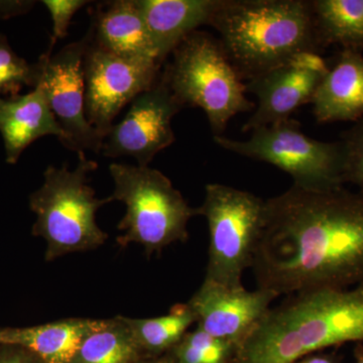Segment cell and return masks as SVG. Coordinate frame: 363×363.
<instances>
[{"label":"cell","instance_id":"6","mask_svg":"<svg viewBox=\"0 0 363 363\" xmlns=\"http://www.w3.org/2000/svg\"><path fill=\"white\" fill-rule=\"evenodd\" d=\"M109 171L114 182L112 200L123 202L125 215L117 228L121 247L138 243L147 257L160 253L173 243L188 240V223L198 215L189 206L180 191L162 172L149 166L112 162Z\"/></svg>","mask_w":363,"mask_h":363},{"label":"cell","instance_id":"11","mask_svg":"<svg viewBox=\"0 0 363 363\" xmlns=\"http://www.w3.org/2000/svg\"><path fill=\"white\" fill-rule=\"evenodd\" d=\"M183 107L161 75L156 84L131 101L123 121L105 136L102 155L133 157L138 166H149L157 154L175 142L172 121Z\"/></svg>","mask_w":363,"mask_h":363},{"label":"cell","instance_id":"22","mask_svg":"<svg viewBox=\"0 0 363 363\" xmlns=\"http://www.w3.org/2000/svg\"><path fill=\"white\" fill-rule=\"evenodd\" d=\"M238 350L236 344L214 337L197 327L187 332L167 354L173 363H233Z\"/></svg>","mask_w":363,"mask_h":363},{"label":"cell","instance_id":"28","mask_svg":"<svg viewBox=\"0 0 363 363\" xmlns=\"http://www.w3.org/2000/svg\"><path fill=\"white\" fill-rule=\"evenodd\" d=\"M321 352V351H320ZM315 352L296 360L293 363H338L337 359L330 354Z\"/></svg>","mask_w":363,"mask_h":363},{"label":"cell","instance_id":"4","mask_svg":"<svg viewBox=\"0 0 363 363\" xmlns=\"http://www.w3.org/2000/svg\"><path fill=\"white\" fill-rule=\"evenodd\" d=\"M78 156L74 171H69L66 164L61 168L50 166L44 173V184L30 196V210L37 216L33 234L47 243V262L95 250L108 238L97 225L96 213L113 200L98 199L88 180L98 164L86 159L84 152Z\"/></svg>","mask_w":363,"mask_h":363},{"label":"cell","instance_id":"27","mask_svg":"<svg viewBox=\"0 0 363 363\" xmlns=\"http://www.w3.org/2000/svg\"><path fill=\"white\" fill-rule=\"evenodd\" d=\"M35 1H0V20L28 13Z\"/></svg>","mask_w":363,"mask_h":363},{"label":"cell","instance_id":"23","mask_svg":"<svg viewBox=\"0 0 363 363\" xmlns=\"http://www.w3.org/2000/svg\"><path fill=\"white\" fill-rule=\"evenodd\" d=\"M38 81V64H28L18 56L6 35H0V97L18 95L25 86L35 88Z\"/></svg>","mask_w":363,"mask_h":363},{"label":"cell","instance_id":"10","mask_svg":"<svg viewBox=\"0 0 363 363\" xmlns=\"http://www.w3.org/2000/svg\"><path fill=\"white\" fill-rule=\"evenodd\" d=\"M86 40V118L105 138L123 107L156 84L161 67L128 61L102 49L89 35Z\"/></svg>","mask_w":363,"mask_h":363},{"label":"cell","instance_id":"19","mask_svg":"<svg viewBox=\"0 0 363 363\" xmlns=\"http://www.w3.org/2000/svg\"><path fill=\"white\" fill-rule=\"evenodd\" d=\"M311 4L320 48L339 45L363 51V0H313Z\"/></svg>","mask_w":363,"mask_h":363},{"label":"cell","instance_id":"7","mask_svg":"<svg viewBox=\"0 0 363 363\" xmlns=\"http://www.w3.org/2000/svg\"><path fill=\"white\" fill-rule=\"evenodd\" d=\"M209 227L205 281L229 288L243 286V272L252 267L266 218V200L247 191L207 184L197 208Z\"/></svg>","mask_w":363,"mask_h":363},{"label":"cell","instance_id":"8","mask_svg":"<svg viewBox=\"0 0 363 363\" xmlns=\"http://www.w3.org/2000/svg\"><path fill=\"white\" fill-rule=\"evenodd\" d=\"M214 142L233 154L264 162L292 177L294 186L310 191L343 187V150L340 142L309 138L292 118L252 130L250 140H236L224 135Z\"/></svg>","mask_w":363,"mask_h":363},{"label":"cell","instance_id":"14","mask_svg":"<svg viewBox=\"0 0 363 363\" xmlns=\"http://www.w3.org/2000/svg\"><path fill=\"white\" fill-rule=\"evenodd\" d=\"M89 38L128 61L162 67L138 0L102 2L94 11Z\"/></svg>","mask_w":363,"mask_h":363},{"label":"cell","instance_id":"12","mask_svg":"<svg viewBox=\"0 0 363 363\" xmlns=\"http://www.w3.org/2000/svg\"><path fill=\"white\" fill-rule=\"evenodd\" d=\"M329 67L316 52H303L286 63L250 79L247 92L257 98V107L243 125L252 131L291 118L307 104H312L315 93Z\"/></svg>","mask_w":363,"mask_h":363},{"label":"cell","instance_id":"3","mask_svg":"<svg viewBox=\"0 0 363 363\" xmlns=\"http://www.w3.org/2000/svg\"><path fill=\"white\" fill-rule=\"evenodd\" d=\"M209 26L241 79L257 77L318 44L311 1L219 0Z\"/></svg>","mask_w":363,"mask_h":363},{"label":"cell","instance_id":"1","mask_svg":"<svg viewBox=\"0 0 363 363\" xmlns=\"http://www.w3.org/2000/svg\"><path fill=\"white\" fill-rule=\"evenodd\" d=\"M252 269L278 297L363 285V194L293 185L266 200Z\"/></svg>","mask_w":363,"mask_h":363},{"label":"cell","instance_id":"18","mask_svg":"<svg viewBox=\"0 0 363 363\" xmlns=\"http://www.w3.org/2000/svg\"><path fill=\"white\" fill-rule=\"evenodd\" d=\"M106 319L70 318L25 328H0V344L20 345L45 363H69Z\"/></svg>","mask_w":363,"mask_h":363},{"label":"cell","instance_id":"24","mask_svg":"<svg viewBox=\"0 0 363 363\" xmlns=\"http://www.w3.org/2000/svg\"><path fill=\"white\" fill-rule=\"evenodd\" d=\"M343 177L345 183L354 184L363 194V119L343 133Z\"/></svg>","mask_w":363,"mask_h":363},{"label":"cell","instance_id":"21","mask_svg":"<svg viewBox=\"0 0 363 363\" xmlns=\"http://www.w3.org/2000/svg\"><path fill=\"white\" fill-rule=\"evenodd\" d=\"M143 357L125 317L117 316L91 334L69 363H136Z\"/></svg>","mask_w":363,"mask_h":363},{"label":"cell","instance_id":"16","mask_svg":"<svg viewBox=\"0 0 363 363\" xmlns=\"http://www.w3.org/2000/svg\"><path fill=\"white\" fill-rule=\"evenodd\" d=\"M318 123L363 119V55L342 50L329 68L312 100Z\"/></svg>","mask_w":363,"mask_h":363},{"label":"cell","instance_id":"30","mask_svg":"<svg viewBox=\"0 0 363 363\" xmlns=\"http://www.w3.org/2000/svg\"><path fill=\"white\" fill-rule=\"evenodd\" d=\"M355 357H357V363H363V347L360 343H358L355 350Z\"/></svg>","mask_w":363,"mask_h":363},{"label":"cell","instance_id":"5","mask_svg":"<svg viewBox=\"0 0 363 363\" xmlns=\"http://www.w3.org/2000/svg\"><path fill=\"white\" fill-rule=\"evenodd\" d=\"M172 55L162 81L183 108L205 112L213 136L223 135L233 117L255 109L245 96L247 86L213 35L195 30Z\"/></svg>","mask_w":363,"mask_h":363},{"label":"cell","instance_id":"17","mask_svg":"<svg viewBox=\"0 0 363 363\" xmlns=\"http://www.w3.org/2000/svg\"><path fill=\"white\" fill-rule=\"evenodd\" d=\"M219 0H138L160 63L199 26H209Z\"/></svg>","mask_w":363,"mask_h":363},{"label":"cell","instance_id":"9","mask_svg":"<svg viewBox=\"0 0 363 363\" xmlns=\"http://www.w3.org/2000/svg\"><path fill=\"white\" fill-rule=\"evenodd\" d=\"M86 38L67 45L59 52L48 51L37 62L39 81L50 109L63 131L61 143L78 154L84 150L101 152L104 138L90 125L85 113V79L83 61ZM37 84V85H38Z\"/></svg>","mask_w":363,"mask_h":363},{"label":"cell","instance_id":"29","mask_svg":"<svg viewBox=\"0 0 363 363\" xmlns=\"http://www.w3.org/2000/svg\"><path fill=\"white\" fill-rule=\"evenodd\" d=\"M136 363H173V360L169 357V354H164L162 357H143Z\"/></svg>","mask_w":363,"mask_h":363},{"label":"cell","instance_id":"13","mask_svg":"<svg viewBox=\"0 0 363 363\" xmlns=\"http://www.w3.org/2000/svg\"><path fill=\"white\" fill-rule=\"evenodd\" d=\"M276 298L278 295L272 291L229 288L204 279L187 304L194 313L198 328L240 347Z\"/></svg>","mask_w":363,"mask_h":363},{"label":"cell","instance_id":"20","mask_svg":"<svg viewBox=\"0 0 363 363\" xmlns=\"http://www.w3.org/2000/svg\"><path fill=\"white\" fill-rule=\"evenodd\" d=\"M125 320L145 357L167 354L196 323L194 313L188 304L174 306L164 316L145 319L125 317Z\"/></svg>","mask_w":363,"mask_h":363},{"label":"cell","instance_id":"26","mask_svg":"<svg viewBox=\"0 0 363 363\" xmlns=\"http://www.w3.org/2000/svg\"><path fill=\"white\" fill-rule=\"evenodd\" d=\"M0 363H45L32 351L13 344H0Z\"/></svg>","mask_w":363,"mask_h":363},{"label":"cell","instance_id":"2","mask_svg":"<svg viewBox=\"0 0 363 363\" xmlns=\"http://www.w3.org/2000/svg\"><path fill=\"white\" fill-rule=\"evenodd\" d=\"M346 342L363 343V285L288 296L267 311L233 363H293Z\"/></svg>","mask_w":363,"mask_h":363},{"label":"cell","instance_id":"25","mask_svg":"<svg viewBox=\"0 0 363 363\" xmlns=\"http://www.w3.org/2000/svg\"><path fill=\"white\" fill-rule=\"evenodd\" d=\"M43 4L51 14L52 35L50 45L54 47L57 40L66 38L72 18L81 7L88 4V1L86 0H44Z\"/></svg>","mask_w":363,"mask_h":363},{"label":"cell","instance_id":"15","mask_svg":"<svg viewBox=\"0 0 363 363\" xmlns=\"http://www.w3.org/2000/svg\"><path fill=\"white\" fill-rule=\"evenodd\" d=\"M0 133L11 164L38 138L55 135L61 142L64 136L40 84L28 94L0 97Z\"/></svg>","mask_w":363,"mask_h":363}]
</instances>
